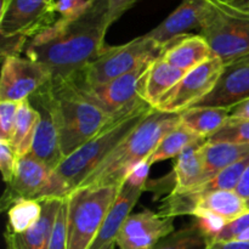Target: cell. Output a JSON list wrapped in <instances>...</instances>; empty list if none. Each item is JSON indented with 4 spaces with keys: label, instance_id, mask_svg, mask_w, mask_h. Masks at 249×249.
<instances>
[{
    "label": "cell",
    "instance_id": "obj_1",
    "mask_svg": "<svg viewBox=\"0 0 249 249\" xmlns=\"http://www.w3.org/2000/svg\"><path fill=\"white\" fill-rule=\"evenodd\" d=\"M108 0H88L84 9L55 23L29 39L27 57L44 63L53 78H71L82 72L106 49L109 28Z\"/></svg>",
    "mask_w": 249,
    "mask_h": 249
},
{
    "label": "cell",
    "instance_id": "obj_2",
    "mask_svg": "<svg viewBox=\"0 0 249 249\" xmlns=\"http://www.w3.org/2000/svg\"><path fill=\"white\" fill-rule=\"evenodd\" d=\"M179 123V113H167L153 107L80 186L119 187L134 168L148 160L160 139Z\"/></svg>",
    "mask_w": 249,
    "mask_h": 249
},
{
    "label": "cell",
    "instance_id": "obj_3",
    "mask_svg": "<svg viewBox=\"0 0 249 249\" xmlns=\"http://www.w3.org/2000/svg\"><path fill=\"white\" fill-rule=\"evenodd\" d=\"M49 84L61 148L63 157L67 158L97 135L114 117H109L87 99L71 78H51Z\"/></svg>",
    "mask_w": 249,
    "mask_h": 249
},
{
    "label": "cell",
    "instance_id": "obj_4",
    "mask_svg": "<svg viewBox=\"0 0 249 249\" xmlns=\"http://www.w3.org/2000/svg\"><path fill=\"white\" fill-rule=\"evenodd\" d=\"M153 107L142 99L117 114L97 135L65 158L56 168L71 190L79 187L107 156L146 118Z\"/></svg>",
    "mask_w": 249,
    "mask_h": 249
},
{
    "label": "cell",
    "instance_id": "obj_5",
    "mask_svg": "<svg viewBox=\"0 0 249 249\" xmlns=\"http://www.w3.org/2000/svg\"><path fill=\"white\" fill-rule=\"evenodd\" d=\"M118 194L117 186H79L66 197L67 249H89Z\"/></svg>",
    "mask_w": 249,
    "mask_h": 249
},
{
    "label": "cell",
    "instance_id": "obj_6",
    "mask_svg": "<svg viewBox=\"0 0 249 249\" xmlns=\"http://www.w3.org/2000/svg\"><path fill=\"white\" fill-rule=\"evenodd\" d=\"M163 46L157 41L141 36L118 46H106L104 53L90 62L80 73L71 77L84 85H101L136 68L153 62L160 56Z\"/></svg>",
    "mask_w": 249,
    "mask_h": 249
},
{
    "label": "cell",
    "instance_id": "obj_7",
    "mask_svg": "<svg viewBox=\"0 0 249 249\" xmlns=\"http://www.w3.org/2000/svg\"><path fill=\"white\" fill-rule=\"evenodd\" d=\"M201 36L224 65L249 53V18L230 11L214 0H202Z\"/></svg>",
    "mask_w": 249,
    "mask_h": 249
},
{
    "label": "cell",
    "instance_id": "obj_8",
    "mask_svg": "<svg viewBox=\"0 0 249 249\" xmlns=\"http://www.w3.org/2000/svg\"><path fill=\"white\" fill-rule=\"evenodd\" d=\"M6 185L1 199L2 211H7L18 199L66 198L72 191L55 169L31 155L18 157L14 179Z\"/></svg>",
    "mask_w": 249,
    "mask_h": 249
},
{
    "label": "cell",
    "instance_id": "obj_9",
    "mask_svg": "<svg viewBox=\"0 0 249 249\" xmlns=\"http://www.w3.org/2000/svg\"><path fill=\"white\" fill-rule=\"evenodd\" d=\"M224 67V62L216 56L209 58L198 67L187 72L182 79L158 101L155 108L167 113H181L185 109L195 106L213 90Z\"/></svg>",
    "mask_w": 249,
    "mask_h": 249
},
{
    "label": "cell",
    "instance_id": "obj_10",
    "mask_svg": "<svg viewBox=\"0 0 249 249\" xmlns=\"http://www.w3.org/2000/svg\"><path fill=\"white\" fill-rule=\"evenodd\" d=\"M153 62L146 63L133 72L121 75L101 85H84L71 78L87 99L109 117H116L141 99L143 82Z\"/></svg>",
    "mask_w": 249,
    "mask_h": 249
},
{
    "label": "cell",
    "instance_id": "obj_11",
    "mask_svg": "<svg viewBox=\"0 0 249 249\" xmlns=\"http://www.w3.org/2000/svg\"><path fill=\"white\" fill-rule=\"evenodd\" d=\"M55 2V0H1L0 34L34 38L56 22Z\"/></svg>",
    "mask_w": 249,
    "mask_h": 249
},
{
    "label": "cell",
    "instance_id": "obj_12",
    "mask_svg": "<svg viewBox=\"0 0 249 249\" xmlns=\"http://www.w3.org/2000/svg\"><path fill=\"white\" fill-rule=\"evenodd\" d=\"M150 168L151 164L148 160H143L138 167L134 168L133 172L122 182L118 187L116 199L105 219L104 225L89 249H101L116 241L119 230L126 219L131 215L134 207L146 189Z\"/></svg>",
    "mask_w": 249,
    "mask_h": 249
},
{
    "label": "cell",
    "instance_id": "obj_13",
    "mask_svg": "<svg viewBox=\"0 0 249 249\" xmlns=\"http://www.w3.org/2000/svg\"><path fill=\"white\" fill-rule=\"evenodd\" d=\"M28 100L39 113L33 145L28 155L56 170L65 157L61 148L60 131L56 121L50 84L48 83L44 85Z\"/></svg>",
    "mask_w": 249,
    "mask_h": 249
},
{
    "label": "cell",
    "instance_id": "obj_14",
    "mask_svg": "<svg viewBox=\"0 0 249 249\" xmlns=\"http://www.w3.org/2000/svg\"><path fill=\"white\" fill-rule=\"evenodd\" d=\"M53 73L44 63L28 57L9 56L2 60L0 101L22 102L48 84Z\"/></svg>",
    "mask_w": 249,
    "mask_h": 249
},
{
    "label": "cell",
    "instance_id": "obj_15",
    "mask_svg": "<svg viewBox=\"0 0 249 249\" xmlns=\"http://www.w3.org/2000/svg\"><path fill=\"white\" fill-rule=\"evenodd\" d=\"M174 231V218L147 209L131 214L114 242L119 249H152Z\"/></svg>",
    "mask_w": 249,
    "mask_h": 249
},
{
    "label": "cell",
    "instance_id": "obj_16",
    "mask_svg": "<svg viewBox=\"0 0 249 249\" xmlns=\"http://www.w3.org/2000/svg\"><path fill=\"white\" fill-rule=\"evenodd\" d=\"M247 212L246 199L236 191H214L199 199L192 215L211 242L224 226Z\"/></svg>",
    "mask_w": 249,
    "mask_h": 249
},
{
    "label": "cell",
    "instance_id": "obj_17",
    "mask_svg": "<svg viewBox=\"0 0 249 249\" xmlns=\"http://www.w3.org/2000/svg\"><path fill=\"white\" fill-rule=\"evenodd\" d=\"M249 99V53L224 67L215 87L192 107L232 108Z\"/></svg>",
    "mask_w": 249,
    "mask_h": 249
},
{
    "label": "cell",
    "instance_id": "obj_18",
    "mask_svg": "<svg viewBox=\"0 0 249 249\" xmlns=\"http://www.w3.org/2000/svg\"><path fill=\"white\" fill-rule=\"evenodd\" d=\"M66 198H46L41 201L43 213L36 224L23 232L5 230L6 249H48L55 226L56 216Z\"/></svg>",
    "mask_w": 249,
    "mask_h": 249
},
{
    "label": "cell",
    "instance_id": "obj_19",
    "mask_svg": "<svg viewBox=\"0 0 249 249\" xmlns=\"http://www.w3.org/2000/svg\"><path fill=\"white\" fill-rule=\"evenodd\" d=\"M160 57L179 70L190 72L214 57V53L201 34H184L165 44Z\"/></svg>",
    "mask_w": 249,
    "mask_h": 249
},
{
    "label": "cell",
    "instance_id": "obj_20",
    "mask_svg": "<svg viewBox=\"0 0 249 249\" xmlns=\"http://www.w3.org/2000/svg\"><path fill=\"white\" fill-rule=\"evenodd\" d=\"M203 9L202 0H182L181 4L156 28L146 33L148 38L160 45L172 41L194 28H201V15Z\"/></svg>",
    "mask_w": 249,
    "mask_h": 249
},
{
    "label": "cell",
    "instance_id": "obj_21",
    "mask_svg": "<svg viewBox=\"0 0 249 249\" xmlns=\"http://www.w3.org/2000/svg\"><path fill=\"white\" fill-rule=\"evenodd\" d=\"M204 142L206 141L194 143L178 156L174 165L175 180L172 191H189L204 184L206 164L202 152Z\"/></svg>",
    "mask_w": 249,
    "mask_h": 249
},
{
    "label": "cell",
    "instance_id": "obj_22",
    "mask_svg": "<svg viewBox=\"0 0 249 249\" xmlns=\"http://www.w3.org/2000/svg\"><path fill=\"white\" fill-rule=\"evenodd\" d=\"M187 72L169 65L167 61L158 57L153 61L143 82L141 99L150 106L155 107L160 99L182 79Z\"/></svg>",
    "mask_w": 249,
    "mask_h": 249
},
{
    "label": "cell",
    "instance_id": "obj_23",
    "mask_svg": "<svg viewBox=\"0 0 249 249\" xmlns=\"http://www.w3.org/2000/svg\"><path fill=\"white\" fill-rule=\"evenodd\" d=\"M230 111L224 107H190L179 113L180 123L207 140L230 118Z\"/></svg>",
    "mask_w": 249,
    "mask_h": 249
},
{
    "label": "cell",
    "instance_id": "obj_24",
    "mask_svg": "<svg viewBox=\"0 0 249 249\" xmlns=\"http://www.w3.org/2000/svg\"><path fill=\"white\" fill-rule=\"evenodd\" d=\"M202 152L206 164V181L215 177L225 168L235 164L249 155V145L226 142H204ZM201 186V185H199Z\"/></svg>",
    "mask_w": 249,
    "mask_h": 249
},
{
    "label": "cell",
    "instance_id": "obj_25",
    "mask_svg": "<svg viewBox=\"0 0 249 249\" xmlns=\"http://www.w3.org/2000/svg\"><path fill=\"white\" fill-rule=\"evenodd\" d=\"M38 121V111L32 106L29 100L19 102L14 133H12L11 140L9 142L16 152L17 157L28 155L31 151Z\"/></svg>",
    "mask_w": 249,
    "mask_h": 249
},
{
    "label": "cell",
    "instance_id": "obj_26",
    "mask_svg": "<svg viewBox=\"0 0 249 249\" xmlns=\"http://www.w3.org/2000/svg\"><path fill=\"white\" fill-rule=\"evenodd\" d=\"M202 141H206V139L201 138L194 131L190 130L189 128H186L184 124L179 123L174 129H172L169 133L165 134L160 139L147 160L152 165L155 163L162 162V160L177 158L185 148L194 143L202 142Z\"/></svg>",
    "mask_w": 249,
    "mask_h": 249
},
{
    "label": "cell",
    "instance_id": "obj_27",
    "mask_svg": "<svg viewBox=\"0 0 249 249\" xmlns=\"http://www.w3.org/2000/svg\"><path fill=\"white\" fill-rule=\"evenodd\" d=\"M6 230L11 232H23L34 225L43 213L41 201L18 199L7 209Z\"/></svg>",
    "mask_w": 249,
    "mask_h": 249
},
{
    "label": "cell",
    "instance_id": "obj_28",
    "mask_svg": "<svg viewBox=\"0 0 249 249\" xmlns=\"http://www.w3.org/2000/svg\"><path fill=\"white\" fill-rule=\"evenodd\" d=\"M208 245V236L204 233L198 223L194 221L163 238L152 249H207Z\"/></svg>",
    "mask_w": 249,
    "mask_h": 249
},
{
    "label": "cell",
    "instance_id": "obj_29",
    "mask_svg": "<svg viewBox=\"0 0 249 249\" xmlns=\"http://www.w3.org/2000/svg\"><path fill=\"white\" fill-rule=\"evenodd\" d=\"M206 141L207 142L249 145V119L230 117L225 122V124Z\"/></svg>",
    "mask_w": 249,
    "mask_h": 249
},
{
    "label": "cell",
    "instance_id": "obj_30",
    "mask_svg": "<svg viewBox=\"0 0 249 249\" xmlns=\"http://www.w3.org/2000/svg\"><path fill=\"white\" fill-rule=\"evenodd\" d=\"M18 107L19 102L0 101V141L11 140Z\"/></svg>",
    "mask_w": 249,
    "mask_h": 249
},
{
    "label": "cell",
    "instance_id": "obj_31",
    "mask_svg": "<svg viewBox=\"0 0 249 249\" xmlns=\"http://www.w3.org/2000/svg\"><path fill=\"white\" fill-rule=\"evenodd\" d=\"M16 152L6 141H0V170H1L2 179L6 184L12 181L16 173L17 165Z\"/></svg>",
    "mask_w": 249,
    "mask_h": 249
},
{
    "label": "cell",
    "instance_id": "obj_32",
    "mask_svg": "<svg viewBox=\"0 0 249 249\" xmlns=\"http://www.w3.org/2000/svg\"><path fill=\"white\" fill-rule=\"evenodd\" d=\"M66 199L58 211L56 216L55 226H53V235H51L50 243L48 249H67V228H66Z\"/></svg>",
    "mask_w": 249,
    "mask_h": 249
},
{
    "label": "cell",
    "instance_id": "obj_33",
    "mask_svg": "<svg viewBox=\"0 0 249 249\" xmlns=\"http://www.w3.org/2000/svg\"><path fill=\"white\" fill-rule=\"evenodd\" d=\"M249 229V211L241 215L240 218L224 226L215 235V237L211 242H221V241H232L237 238L243 231Z\"/></svg>",
    "mask_w": 249,
    "mask_h": 249
},
{
    "label": "cell",
    "instance_id": "obj_34",
    "mask_svg": "<svg viewBox=\"0 0 249 249\" xmlns=\"http://www.w3.org/2000/svg\"><path fill=\"white\" fill-rule=\"evenodd\" d=\"M29 39L23 36H1V57L2 60L9 56H19V53L26 50Z\"/></svg>",
    "mask_w": 249,
    "mask_h": 249
},
{
    "label": "cell",
    "instance_id": "obj_35",
    "mask_svg": "<svg viewBox=\"0 0 249 249\" xmlns=\"http://www.w3.org/2000/svg\"><path fill=\"white\" fill-rule=\"evenodd\" d=\"M87 1L88 0H57L55 2V11L60 17L75 16L84 9Z\"/></svg>",
    "mask_w": 249,
    "mask_h": 249
},
{
    "label": "cell",
    "instance_id": "obj_36",
    "mask_svg": "<svg viewBox=\"0 0 249 249\" xmlns=\"http://www.w3.org/2000/svg\"><path fill=\"white\" fill-rule=\"evenodd\" d=\"M139 0H108V23L109 26L118 21L129 9Z\"/></svg>",
    "mask_w": 249,
    "mask_h": 249
},
{
    "label": "cell",
    "instance_id": "obj_37",
    "mask_svg": "<svg viewBox=\"0 0 249 249\" xmlns=\"http://www.w3.org/2000/svg\"><path fill=\"white\" fill-rule=\"evenodd\" d=\"M207 249H249V240H232L221 241V242H209Z\"/></svg>",
    "mask_w": 249,
    "mask_h": 249
},
{
    "label": "cell",
    "instance_id": "obj_38",
    "mask_svg": "<svg viewBox=\"0 0 249 249\" xmlns=\"http://www.w3.org/2000/svg\"><path fill=\"white\" fill-rule=\"evenodd\" d=\"M230 117H233V118L249 119V99L241 102V104L236 105L235 107H232L230 111Z\"/></svg>",
    "mask_w": 249,
    "mask_h": 249
},
{
    "label": "cell",
    "instance_id": "obj_39",
    "mask_svg": "<svg viewBox=\"0 0 249 249\" xmlns=\"http://www.w3.org/2000/svg\"><path fill=\"white\" fill-rule=\"evenodd\" d=\"M236 192H237L242 198H245L246 201L249 199V165L247 169H246L245 174H243L237 189H236Z\"/></svg>",
    "mask_w": 249,
    "mask_h": 249
},
{
    "label": "cell",
    "instance_id": "obj_40",
    "mask_svg": "<svg viewBox=\"0 0 249 249\" xmlns=\"http://www.w3.org/2000/svg\"><path fill=\"white\" fill-rule=\"evenodd\" d=\"M116 242H112V243H109V245H106L105 246V247H102L101 249H116Z\"/></svg>",
    "mask_w": 249,
    "mask_h": 249
},
{
    "label": "cell",
    "instance_id": "obj_41",
    "mask_svg": "<svg viewBox=\"0 0 249 249\" xmlns=\"http://www.w3.org/2000/svg\"><path fill=\"white\" fill-rule=\"evenodd\" d=\"M246 203H247V209L249 211V199H247V201H246Z\"/></svg>",
    "mask_w": 249,
    "mask_h": 249
}]
</instances>
